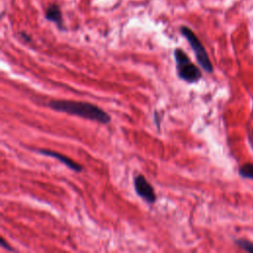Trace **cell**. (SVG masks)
Instances as JSON below:
<instances>
[{"instance_id":"obj_5","label":"cell","mask_w":253,"mask_h":253,"mask_svg":"<svg viewBox=\"0 0 253 253\" xmlns=\"http://www.w3.org/2000/svg\"><path fill=\"white\" fill-rule=\"evenodd\" d=\"M33 151L39 153V154H42V155H45V156H49V157H52L56 160H58L59 162H61L62 164H64L66 167H68L70 170L74 171V172H77V173H80L83 171V166L77 162H75L74 160H72L71 158L59 153V152H56L54 150H48V149H43V148H33L32 149Z\"/></svg>"},{"instance_id":"obj_6","label":"cell","mask_w":253,"mask_h":253,"mask_svg":"<svg viewBox=\"0 0 253 253\" xmlns=\"http://www.w3.org/2000/svg\"><path fill=\"white\" fill-rule=\"evenodd\" d=\"M45 19L56 24L59 29H62V15L56 4H51L47 7L45 11Z\"/></svg>"},{"instance_id":"obj_12","label":"cell","mask_w":253,"mask_h":253,"mask_svg":"<svg viewBox=\"0 0 253 253\" xmlns=\"http://www.w3.org/2000/svg\"><path fill=\"white\" fill-rule=\"evenodd\" d=\"M249 140H250V143H251V145L253 147V133L249 134Z\"/></svg>"},{"instance_id":"obj_8","label":"cell","mask_w":253,"mask_h":253,"mask_svg":"<svg viewBox=\"0 0 253 253\" xmlns=\"http://www.w3.org/2000/svg\"><path fill=\"white\" fill-rule=\"evenodd\" d=\"M235 243L241 249H243V250H245L247 252H253V242H251V241H249L247 239L239 238V239L235 240Z\"/></svg>"},{"instance_id":"obj_2","label":"cell","mask_w":253,"mask_h":253,"mask_svg":"<svg viewBox=\"0 0 253 253\" xmlns=\"http://www.w3.org/2000/svg\"><path fill=\"white\" fill-rule=\"evenodd\" d=\"M176 71L179 78L187 83H196L202 78V71L192 62L187 53L182 48L174 49Z\"/></svg>"},{"instance_id":"obj_1","label":"cell","mask_w":253,"mask_h":253,"mask_svg":"<svg viewBox=\"0 0 253 253\" xmlns=\"http://www.w3.org/2000/svg\"><path fill=\"white\" fill-rule=\"evenodd\" d=\"M47 106L56 112L77 116L99 124L107 125L111 122V116L103 109L89 102L73 100H50Z\"/></svg>"},{"instance_id":"obj_7","label":"cell","mask_w":253,"mask_h":253,"mask_svg":"<svg viewBox=\"0 0 253 253\" xmlns=\"http://www.w3.org/2000/svg\"><path fill=\"white\" fill-rule=\"evenodd\" d=\"M239 175L243 178L253 180V164L247 163L239 168Z\"/></svg>"},{"instance_id":"obj_10","label":"cell","mask_w":253,"mask_h":253,"mask_svg":"<svg viewBox=\"0 0 253 253\" xmlns=\"http://www.w3.org/2000/svg\"><path fill=\"white\" fill-rule=\"evenodd\" d=\"M158 115V112L157 111H155L154 112V121H155V124H156V126H157V127H159V126H160V119H159V116H157Z\"/></svg>"},{"instance_id":"obj_11","label":"cell","mask_w":253,"mask_h":253,"mask_svg":"<svg viewBox=\"0 0 253 253\" xmlns=\"http://www.w3.org/2000/svg\"><path fill=\"white\" fill-rule=\"evenodd\" d=\"M21 37L26 41V42H31V38L30 37H28V35H26L25 33H21Z\"/></svg>"},{"instance_id":"obj_3","label":"cell","mask_w":253,"mask_h":253,"mask_svg":"<svg viewBox=\"0 0 253 253\" xmlns=\"http://www.w3.org/2000/svg\"><path fill=\"white\" fill-rule=\"evenodd\" d=\"M180 32L184 36V38L188 41L189 44L191 45L200 66L208 73H211L213 70L212 64L210 60V57L208 55L206 48L204 47L203 43L201 42L199 38L196 36V34L186 26H182L180 28Z\"/></svg>"},{"instance_id":"obj_4","label":"cell","mask_w":253,"mask_h":253,"mask_svg":"<svg viewBox=\"0 0 253 253\" xmlns=\"http://www.w3.org/2000/svg\"><path fill=\"white\" fill-rule=\"evenodd\" d=\"M133 187L136 195L147 204H153L156 202L157 198L154 189L142 174H137L134 176Z\"/></svg>"},{"instance_id":"obj_9","label":"cell","mask_w":253,"mask_h":253,"mask_svg":"<svg viewBox=\"0 0 253 253\" xmlns=\"http://www.w3.org/2000/svg\"><path fill=\"white\" fill-rule=\"evenodd\" d=\"M0 245H1V247L3 248V249H6V250H8V251H16L12 246H10V244L5 240V238L4 237H1V240H0Z\"/></svg>"}]
</instances>
